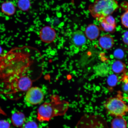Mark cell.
I'll return each mask as SVG.
<instances>
[{
	"label": "cell",
	"instance_id": "19",
	"mask_svg": "<svg viewBox=\"0 0 128 128\" xmlns=\"http://www.w3.org/2000/svg\"><path fill=\"white\" fill-rule=\"evenodd\" d=\"M24 128H38V124L34 121L28 122L24 124Z\"/></svg>",
	"mask_w": 128,
	"mask_h": 128
},
{
	"label": "cell",
	"instance_id": "16",
	"mask_svg": "<svg viewBox=\"0 0 128 128\" xmlns=\"http://www.w3.org/2000/svg\"><path fill=\"white\" fill-rule=\"evenodd\" d=\"M126 65L124 63L119 60H117L113 63L112 70L115 73L120 74L124 72L126 69Z\"/></svg>",
	"mask_w": 128,
	"mask_h": 128
},
{
	"label": "cell",
	"instance_id": "11",
	"mask_svg": "<svg viewBox=\"0 0 128 128\" xmlns=\"http://www.w3.org/2000/svg\"><path fill=\"white\" fill-rule=\"evenodd\" d=\"M100 29L96 25L91 24L88 26L85 31L86 36L90 40H94L100 36Z\"/></svg>",
	"mask_w": 128,
	"mask_h": 128
},
{
	"label": "cell",
	"instance_id": "12",
	"mask_svg": "<svg viewBox=\"0 0 128 128\" xmlns=\"http://www.w3.org/2000/svg\"><path fill=\"white\" fill-rule=\"evenodd\" d=\"M94 70L96 76L101 77H105L108 74L110 68L108 64L102 63L94 66Z\"/></svg>",
	"mask_w": 128,
	"mask_h": 128
},
{
	"label": "cell",
	"instance_id": "8",
	"mask_svg": "<svg viewBox=\"0 0 128 128\" xmlns=\"http://www.w3.org/2000/svg\"><path fill=\"white\" fill-rule=\"evenodd\" d=\"M39 36L40 39L43 42L50 44L54 42L56 36L55 30L50 26L44 27L40 30Z\"/></svg>",
	"mask_w": 128,
	"mask_h": 128
},
{
	"label": "cell",
	"instance_id": "13",
	"mask_svg": "<svg viewBox=\"0 0 128 128\" xmlns=\"http://www.w3.org/2000/svg\"><path fill=\"white\" fill-rule=\"evenodd\" d=\"M11 120L12 124L14 126L20 127L24 125L26 121V117L24 113L18 112L12 115Z\"/></svg>",
	"mask_w": 128,
	"mask_h": 128
},
{
	"label": "cell",
	"instance_id": "3",
	"mask_svg": "<svg viewBox=\"0 0 128 128\" xmlns=\"http://www.w3.org/2000/svg\"><path fill=\"white\" fill-rule=\"evenodd\" d=\"M119 7L116 0H96L89 6L88 10L93 17L100 21L111 15Z\"/></svg>",
	"mask_w": 128,
	"mask_h": 128
},
{
	"label": "cell",
	"instance_id": "15",
	"mask_svg": "<svg viewBox=\"0 0 128 128\" xmlns=\"http://www.w3.org/2000/svg\"><path fill=\"white\" fill-rule=\"evenodd\" d=\"M112 128H127V123L123 117H116L112 121Z\"/></svg>",
	"mask_w": 128,
	"mask_h": 128
},
{
	"label": "cell",
	"instance_id": "21",
	"mask_svg": "<svg viewBox=\"0 0 128 128\" xmlns=\"http://www.w3.org/2000/svg\"><path fill=\"white\" fill-rule=\"evenodd\" d=\"M10 124L7 121L1 120H0V128H10Z\"/></svg>",
	"mask_w": 128,
	"mask_h": 128
},
{
	"label": "cell",
	"instance_id": "22",
	"mask_svg": "<svg viewBox=\"0 0 128 128\" xmlns=\"http://www.w3.org/2000/svg\"><path fill=\"white\" fill-rule=\"evenodd\" d=\"M122 38L124 44L128 46V31L125 32L123 35Z\"/></svg>",
	"mask_w": 128,
	"mask_h": 128
},
{
	"label": "cell",
	"instance_id": "18",
	"mask_svg": "<svg viewBox=\"0 0 128 128\" xmlns=\"http://www.w3.org/2000/svg\"><path fill=\"white\" fill-rule=\"evenodd\" d=\"M121 20L122 25L125 28H128V10L121 15Z\"/></svg>",
	"mask_w": 128,
	"mask_h": 128
},
{
	"label": "cell",
	"instance_id": "24",
	"mask_svg": "<svg viewBox=\"0 0 128 128\" xmlns=\"http://www.w3.org/2000/svg\"><path fill=\"white\" fill-rule=\"evenodd\" d=\"M127 112H128V105L127 106Z\"/></svg>",
	"mask_w": 128,
	"mask_h": 128
},
{
	"label": "cell",
	"instance_id": "2",
	"mask_svg": "<svg viewBox=\"0 0 128 128\" xmlns=\"http://www.w3.org/2000/svg\"><path fill=\"white\" fill-rule=\"evenodd\" d=\"M50 99V102H45L38 109L37 119L40 122H48L55 117L64 116L68 111V102L62 100L57 95H51Z\"/></svg>",
	"mask_w": 128,
	"mask_h": 128
},
{
	"label": "cell",
	"instance_id": "6",
	"mask_svg": "<svg viewBox=\"0 0 128 128\" xmlns=\"http://www.w3.org/2000/svg\"><path fill=\"white\" fill-rule=\"evenodd\" d=\"M26 92L25 100L30 104H38L41 103L44 100V94L42 89L39 87H32Z\"/></svg>",
	"mask_w": 128,
	"mask_h": 128
},
{
	"label": "cell",
	"instance_id": "17",
	"mask_svg": "<svg viewBox=\"0 0 128 128\" xmlns=\"http://www.w3.org/2000/svg\"><path fill=\"white\" fill-rule=\"evenodd\" d=\"M31 6L30 0H19L18 3V8L20 10L23 11H28Z\"/></svg>",
	"mask_w": 128,
	"mask_h": 128
},
{
	"label": "cell",
	"instance_id": "20",
	"mask_svg": "<svg viewBox=\"0 0 128 128\" xmlns=\"http://www.w3.org/2000/svg\"><path fill=\"white\" fill-rule=\"evenodd\" d=\"M124 83V90L125 92L128 93V74L125 76L122 80Z\"/></svg>",
	"mask_w": 128,
	"mask_h": 128
},
{
	"label": "cell",
	"instance_id": "10",
	"mask_svg": "<svg viewBox=\"0 0 128 128\" xmlns=\"http://www.w3.org/2000/svg\"><path fill=\"white\" fill-rule=\"evenodd\" d=\"M114 40L110 35L106 34L102 35L99 38L98 44L102 48L109 50L113 47L114 44Z\"/></svg>",
	"mask_w": 128,
	"mask_h": 128
},
{
	"label": "cell",
	"instance_id": "9",
	"mask_svg": "<svg viewBox=\"0 0 128 128\" xmlns=\"http://www.w3.org/2000/svg\"><path fill=\"white\" fill-rule=\"evenodd\" d=\"M100 29L102 31L112 32L116 26V20L112 16L109 15L100 21Z\"/></svg>",
	"mask_w": 128,
	"mask_h": 128
},
{
	"label": "cell",
	"instance_id": "1",
	"mask_svg": "<svg viewBox=\"0 0 128 128\" xmlns=\"http://www.w3.org/2000/svg\"><path fill=\"white\" fill-rule=\"evenodd\" d=\"M32 62L28 54L19 49L12 50L0 58V80L6 84L25 74Z\"/></svg>",
	"mask_w": 128,
	"mask_h": 128
},
{
	"label": "cell",
	"instance_id": "23",
	"mask_svg": "<svg viewBox=\"0 0 128 128\" xmlns=\"http://www.w3.org/2000/svg\"><path fill=\"white\" fill-rule=\"evenodd\" d=\"M2 48L0 47V54H1L2 52Z\"/></svg>",
	"mask_w": 128,
	"mask_h": 128
},
{
	"label": "cell",
	"instance_id": "14",
	"mask_svg": "<svg viewBox=\"0 0 128 128\" xmlns=\"http://www.w3.org/2000/svg\"><path fill=\"white\" fill-rule=\"evenodd\" d=\"M1 10L6 15L10 16L15 13L16 9L12 2L10 1H6L2 5Z\"/></svg>",
	"mask_w": 128,
	"mask_h": 128
},
{
	"label": "cell",
	"instance_id": "7",
	"mask_svg": "<svg viewBox=\"0 0 128 128\" xmlns=\"http://www.w3.org/2000/svg\"><path fill=\"white\" fill-rule=\"evenodd\" d=\"M69 40L70 48H80L86 44V37L84 32L80 30H77L70 34Z\"/></svg>",
	"mask_w": 128,
	"mask_h": 128
},
{
	"label": "cell",
	"instance_id": "5",
	"mask_svg": "<svg viewBox=\"0 0 128 128\" xmlns=\"http://www.w3.org/2000/svg\"><path fill=\"white\" fill-rule=\"evenodd\" d=\"M33 82L28 75L24 74L14 78L6 84L9 94L26 92L32 87Z\"/></svg>",
	"mask_w": 128,
	"mask_h": 128
},
{
	"label": "cell",
	"instance_id": "4",
	"mask_svg": "<svg viewBox=\"0 0 128 128\" xmlns=\"http://www.w3.org/2000/svg\"><path fill=\"white\" fill-rule=\"evenodd\" d=\"M104 105L108 114L112 116L123 117L127 112V105L119 97L110 98L106 100Z\"/></svg>",
	"mask_w": 128,
	"mask_h": 128
},
{
	"label": "cell",
	"instance_id": "25",
	"mask_svg": "<svg viewBox=\"0 0 128 128\" xmlns=\"http://www.w3.org/2000/svg\"></svg>",
	"mask_w": 128,
	"mask_h": 128
}]
</instances>
